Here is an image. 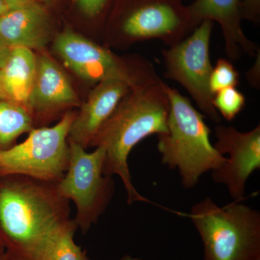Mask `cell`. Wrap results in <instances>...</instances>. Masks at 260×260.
<instances>
[{"mask_svg": "<svg viewBox=\"0 0 260 260\" xmlns=\"http://www.w3.org/2000/svg\"><path fill=\"white\" fill-rule=\"evenodd\" d=\"M75 116L66 113L55 125L32 129L23 143L0 150V178L22 176L57 183L69 165L68 135Z\"/></svg>", "mask_w": 260, "mask_h": 260, "instance_id": "5", "label": "cell"}, {"mask_svg": "<svg viewBox=\"0 0 260 260\" xmlns=\"http://www.w3.org/2000/svg\"><path fill=\"white\" fill-rule=\"evenodd\" d=\"M5 178L0 183V237L10 254L34 260L48 236L68 218L66 200L45 182Z\"/></svg>", "mask_w": 260, "mask_h": 260, "instance_id": "2", "label": "cell"}, {"mask_svg": "<svg viewBox=\"0 0 260 260\" xmlns=\"http://www.w3.org/2000/svg\"><path fill=\"white\" fill-rule=\"evenodd\" d=\"M11 48L0 39V69L4 66L5 61L9 56Z\"/></svg>", "mask_w": 260, "mask_h": 260, "instance_id": "23", "label": "cell"}, {"mask_svg": "<svg viewBox=\"0 0 260 260\" xmlns=\"http://www.w3.org/2000/svg\"><path fill=\"white\" fill-rule=\"evenodd\" d=\"M8 8L3 0H0V17L8 11Z\"/></svg>", "mask_w": 260, "mask_h": 260, "instance_id": "26", "label": "cell"}, {"mask_svg": "<svg viewBox=\"0 0 260 260\" xmlns=\"http://www.w3.org/2000/svg\"><path fill=\"white\" fill-rule=\"evenodd\" d=\"M121 260H142V259H140V258L133 257V256H131L129 255H126V256H123L122 259H121Z\"/></svg>", "mask_w": 260, "mask_h": 260, "instance_id": "28", "label": "cell"}, {"mask_svg": "<svg viewBox=\"0 0 260 260\" xmlns=\"http://www.w3.org/2000/svg\"><path fill=\"white\" fill-rule=\"evenodd\" d=\"M213 105L224 119L232 121L245 107L246 98L237 88H227L214 94Z\"/></svg>", "mask_w": 260, "mask_h": 260, "instance_id": "18", "label": "cell"}, {"mask_svg": "<svg viewBox=\"0 0 260 260\" xmlns=\"http://www.w3.org/2000/svg\"><path fill=\"white\" fill-rule=\"evenodd\" d=\"M5 100L4 93H3V88L1 84V70H0V101Z\"/></svg>", "mask_w": 260, "mask_h": 260, "instance_id": "27", "label": "cell"}, {"mask_svg": "<svg viewBox=\"0 0 260 260\" xmlns=\"http://www.w3.org/2000/svg\"><path fill=\"white\" fill-rule=\"evenodd\" d=\"M242 16L251 23H259L260 0H242Z\"/></svg>", "mask_w": 260, "mask_h": 260, "instance_id": "21", "label": "cell"}, {"mask_svg": "<svg viewBox=\"0 0 260 260\" xmlns=\"http://www.w3.org/2000/svg\"><path fill=\"white\" fill-rule=\"evenodd\" d=\"M213 22L204 20L185 39L162 51L166 78L180 83L197 106L213 122L221 117L213 105L210 78L213 67L210 58V43Z\"/></svg>", "mask_w": 260, "mask_h": 260, "instance_id": "8", "label": "cell"}, {"mask_svg": "<svg viewBox=\"0 0 260 260\" xmlns=\"http://www.w3.org/2000/svg\"><path fill=\"white\" fill-rule=\"evenodd\" d=\"M37 56L26 48H13L1 68V84L5 100L26 107L36 73Z\"/></svg>", "mask_w": 260, "mask_h": 260, "instance_id": "15", "label": "cell"}, {"mask_svg": "<svg viewBox=\"0 0 260 260\" xmlns=\"http://www.w3.org/2000/svg\"><path fill=\"white\" fill-rule=\"evenodd\" d=\"M188 9L196 27L204 20L219 23L229 61L237 60L242 54L253 57L259 51L243 31L242 0H195Z\"/></svg>", "mask_w": 260, "mask_h": 260, "instance_id": "11", "label": "cell"}, {"mask_svg": "<svg viewBox=\"0 0 260 260\" xmlns=\"http://www.w3.org/2000/svg\"><path fill=\"white\" fill-rule=\"evenodd\" d=\"M80 10L88 18H95L104 13L109 0H75Z\"/></svg>", "mask_w": 260, "mask_h": 260, "instance_id": "20", "label": "cell"}, {"mask_svg": "<svg viewBox=\"0 0 260 260\" xmlns=\"http://www.w3.org/2000/svg\"><path fill=\"white\" fill-rule=\"evenodd\" d=\"M237 200L223 208L205 198L186 216L199 233L204 260H256L260 257V213Z\"/></svg>", "mask_w": 260, "mask_h": 260, "instance_id": "4", "label": "cell"}, {"mask_svg": "<svg viewBox=\"0 0 260 260\" xmlns=\"http://www.w3.org/2000/svg\"><path fill=\"white\" fill-rule=\"evenodd\" d=\"M77 102L74 88L60 67L45 54L37 57V73L27 109L47 112Z\"/></svg>", "mask_w": 260, "mask_h": 260, "instance_id": "14", "label": "cell"}, {"mask_svg": "<svg viewBox=\"0 0 260 260\" xmlns=\"http://www.w3.org/2000/svg\"><path fill=\"white\" fill-rule=\"evenodd\" d=\"M5 5L8 7V10L14 9L23 5L30 4L37 0H3Z\"/></svg>", "mask_w": 260, "mask_h": 260, "instance_id": "24", "label": "cell"}, {"mask_svg": "<svg viewBox=\"0 0 260 260\" xmlns=\"http://www.w3.org/2000/svg\"><path fill=\"white\" fill-rule=\"evenodd\" d=\"M77 227L75 220H62L48 236L34 260H88L81 248L75 244Z\"/></svg>", "mask_w": 260, "mask_h": 260, "instance_id": "16", "label": "cell"}, {"mask_svg": "<svg viewBox=\"0 0 260 260\" xmlns=\"http://www.w3.org/2000/svg\"><path fill=\"white\" fill-rule=\"evenodd\" d=\"M131 87L121 80L109 79L96 84L75 116L68 139L86 148L112 115Z\"/></svg>", "mask_w": 260, "mask_h": 260, "instance_id": "12", "label": "cell"}, {"mask_svg": "<svg viewBox=\"0 0 260 260\" xmlns=\"http://www.w3.org/2000/svg\"><path fill=\"white\" fill-rule=\"evenodd\" d=\"M217 138L214 147L229 158L218 169L212 171L214 181L226 186L233 199L241 201L246 184L254 171L260 169V126L246 133L234 126L218 124L215 127Z\"/></svg>", "mask_w": 260, "mask_h": 260, "instance_id": "10", "label": "cell"}, {"mask_svg": "<svg viewBox=\"0 0 260 260\" xmlns=\"http://www.w3.org/2000/svg\"><path fill=\"white\" fill-rule=\"evenodd\" d=\"M10 254L4 241L0 237V260H9Z\"/></svg>", "mask_w": 260, "mask_h": 260, "instance_id": "25", "label": "cell"}, {"mask_svg": "<svg viewBox=\"0 0 260 260\" xmlns=\"http://www.w3.org/2000/svg\"><path fill=\"white\" fill-rule=\"evenodd\" d=\"M43 1H44V3H47V4H48V3H51V2L53 1V0H43Z\"/></svg>", "mask_w": 260, "mask_h": 260, "instance_id": "30", "label": "cell"}, {"mask_svg": "<svg viewBox=\"0 0 260 260\" xmlns=\"http://www.w3.org/2000/svg\"><path fill=\"white\" fill-rule=\"evenodd\" d=\"M166 85L158 78L130 89L90 144L105 150L103 172L109 177L116 174L121 178L128 204L148 202L132 182L128 157L142 140L167 133L170 105Z\"/></svg>", "mask_w": 260, "mask_h": 260, "instance_id": "1", "label": "cell"}, {"mask_svg": "<svg viewBox=\"0 0 260 260\" xmlns=\"http://www.w3.org/2000/svg\"><path fill=\"white\" fill-rule=\"evenodd\" d=\"M258 51L256 54V61L253 65L252 68L248 71L246 73V78H247L248 82L252 87L256 88H259V71H260V56L259 52Z\"/></svg>", "mask_w": 260, "mask_h": 260, "instance_id": "22", "label": "cell"}, {"mask_svg": "<svg viewBox=\"0 0 260 260\" xmlns=\"http://www.w3.org/2000/svg\"><path fill=\"white\" fill-rule=\"evenodd\" d=\"M9 254H10L9 260H26V259H23V258L20 257V256L13 255V254H10V252H9Z\"/></svg>", "mask_w": 260, "mask_h": 260, "instance_id": "29", "label": "cell"}, {"mask_svg": "<svg viewBox=\"0 0 260 260\" xmlns=\"http://www.w3.org/2000/svg\"><path fill=\"white\" fill-rule=\"evenodd\" d=\"M169 100L168 132L158 135L157 148L162 164L177 169L182 185L192 189L205 173L218 169L226 160L210 143L211 131L205 116L189 99L166 85Z\"/></svg>", "mask_w": 260, "mask_h": 260, "instance_id": "3", "label": "cell"}, {"mask_svg": "<svg viewBox=\"0 0 260 260\" xmlns=\"http://www.w3.org/2000/svg\"><path fill=\"white\" fill-rule=\"evenodd\" d=\"M69 165L56 183V190L63 199L73 200L76 207L75 222L85 232L107 208L114 191L111 177L103 172L106 152L96 147L91 153L68 139Z\"/></svg>", "mask_w": 260, "mask_h": 260, "instance_id": "7", "label": "cell"}, {"mask_svg": "<svg viewBox=\"0 0 260 260\" xmlns=\"http://www.w3.org/2000/svg\"><path fill=\"white\" fill-rule=\"evenodd\" d=\"M196 28L181 0H132L116 31L122 42L157 39L170 47Z\"/></svg>", "mask_w": 260, "mask_h": 260, "instance_id": "9", "label": "cell"}, {"mask_svg": "<svg viewBox=\"0 0 260 260\" xmlns=\"http://www.w3.org/2000/svg\"><path fill=\"white\" fill-rule=\"evenodd\" d=\"M0 39L11 49H44L51 39L47 10L37 1L8 10L0 17Z\"/></svg>", "mask_w": 260, "mask_h": 260, "instance_id": "13", "label": "cell"}, {"mask_svg": "<svg viewBox=\"0 0 260 260\" xmlns=\"http://www.w3.org/2000/svg\"><path fill=\"white\" fill-rule=\"evenodd\" d=\"M239 84V73L228 59L220 58L213 67L210 78V90L216 93L227 88H236Z\"/></svg>", "mask_w": 260, "mask_h": 260, "instance_id": "19", "label": "cell"}, {"mask_svg": "<svg viewBox=\"0 0 260 260\" xmlns=\"http://www.w3.org/2000/svg\"><path fill=\"white\" fill-rule=\"evenodd\" d=\"M256 260H260V257L258 258V259H256Z\"/></svg>", "mask_w": 260, "mask_h": 260, "instance_id": "31", "label": "cell"}, {"mask_svg": "<svg viewBox=\"0 0 260 260\" xmlns=\"http://www.w3.org/2000/svg\"><path fill=\"white\" fill-rule=\"evenodd\" d=\"M32 129L31 115L25 106L0 101V150L8 148L18 136Z\"/></svg>", "mask_w": 260, "mask_h": 260, "instance_id": "17", "label": "cell"}, {"mask_svg": "<svg viewBox=\"0 0 260 260\" xmlns=\"http://www.w3.org/2000/svg\"><path fill=\"white\" fill-rule=\"evenodd\" d=\"M54 49L75 74L93 85L118 79L134 88L160 78L148 59L126 60L70 28L56 35Z\"/></svg>", "mask_w": 260, "mask_h": 260, "instance_id": "6", "label": "cell"}]
</instances>
